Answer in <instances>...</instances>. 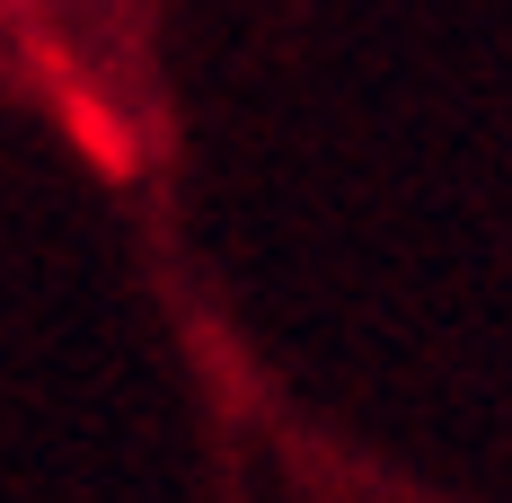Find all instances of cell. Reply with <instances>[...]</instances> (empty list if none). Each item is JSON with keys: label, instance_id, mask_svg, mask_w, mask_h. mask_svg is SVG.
<instances>
[{"label": "cell", "instance_id": "cell-1", "mask_svg": "<svg viewBox=\"0 0 512 503\" xmlns=\"http://www.w3.org/2000/svg\"><path fill=\"white\" fill-rule=\"evenodd\" d=\"M62 115H71V133L89 142V159H98L106 177H133V133H124V115H106L89 89H62Z\"/></svg>", "mask_w": 512, "mask_h": 503}]
</instances>
